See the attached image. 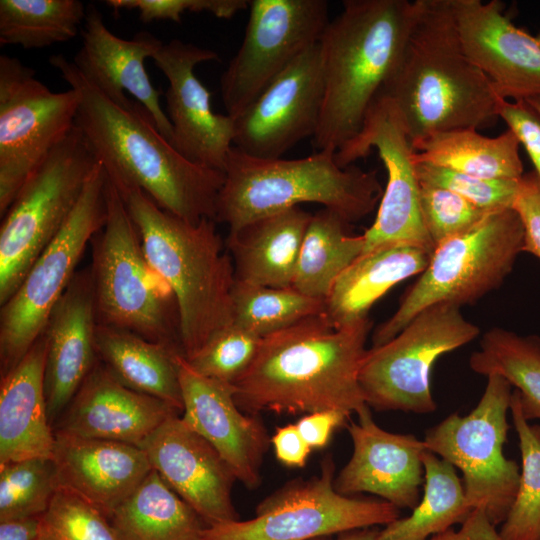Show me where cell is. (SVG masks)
I'll list each match as a JSON object with an SVG mask.
<instances>
[{
  "label": "cell",
  "mask_w": 540,
  "mask_h": 540,
  "mask_svg": "<svg viewBox=\"0 0 540 540\" xmlns=\"http://www.w3.org/2000/svg\"><path fill=\"white\" fill-rule=\"evenodd\" d=\"M49 63L79 92L75 126L119 190L139 189L160 208L190 223L216 221L224 172L185 158L144 106L134 99L116 104L64 55H52Z\"/></svg>",
  "instance_id": "6da1fadb"
},
{
  "label": "cell",
  "mask_w": 540,
  "mask_h": 540,
  "mask_svg": "<svg viewBox=\"0 0 540 540\" xmlns=\"http://www.w3.org/2000/svg\"><path fill=\"white\" fill-rule=\"evenodd\" d=\"M370 329L369 318L337 328L321 313L263 337L251 366L233 385L237 405L254 415L359 413L368 406L359 370Z\"/></svg>",
  "instance_id": "7a4b0ae2"
},
{
  "label": "cell",
  "mask_w": 540,
  "mask_h": 540,
  "mask_svg": "<svg viewBox=\"0 0 540 540\" xmlns=\"http://www.w3.org/2000/svg\"><path fill=\"white\" fill-rule=\"evenodd\" d=\"M379 94L396 106L411 145L489 126L505 100L463 51L450 0H419L399 63Z\"/></svg>",
  "instance_id": "3957f363"
},
{
  "label": "cell",
  "mask_w": 540,
  "mask_h": 540,
  "mask_svg": "<svg viewBox=\"0 0 540 540\" xmlns=\"http://www.w3.org/2000/svg\"><path fill=\"white\" fill-rule=\"evenodd\" d=\"M320 41L324 99L314 147L336 152L355 138L395 71L419 0H345Z\"/></svg>",
  "instance_id": "277c9868"
},
{
  "label": "cell",
  "mask_w": 540,
  "mask_h": 540,
  "mask_svg": "<svg viewBox=\"0 0 540 540\" xmlns=\"http://www.w3.org/2000/svg\"><path fill=\"white\" fill-rule=\"evenodd\" d=\"M119 192L148 264L173 295L180 346L188 359L232 324L235 274L225 241L213 219L190 223L163 210L139 189Z\"/></svg>",
  "instance_id": "5b68a950"
},
{
  "label": "cell",
  "mask_w": 540,
  "mask_h": 540,
  "mask_svg": "<svg viewBox=\"0 0 540 540\" xmlns=\"http://www.w3.org/2000/svg\"><path fill=\"white\" fill-rule=\"evenodd\" d=\"M332 150L299 159L251 157L234 146L225 164L216 222L229 230L302 203H317L349 223L370 214L383 190L376 171L341 167Z\"/></svg>",
  "instance_id": "8992f818"
},
{
  "label": "cell",
  "mask_w": 540,
  "mask_h": 540,
  "mask_svg": "<svg viewBox=\"0 0 540 540\" xmlns=\"http://www.w3.org/2000/svg\"><path fill=\"white\" fill-rule=\"evenodd\" d=\"M105 193V222L91 241L98 324L181 350L173 295L148 264L137 227L108 176Z\"/></svg>",
  "instance_id": "52a82bcc"
},
{
  "label": "cell",
  "mask_w": 540,
  "mask_h": 540,
  "mask_svg": "<svg viewBox=\"0 0 540 540\" xmlns=\"http://www.w3.org/2000/svg\"><path fill=\"white\" fill-rule=\"evenodd\" d=\"M523 244V224L513 208L492 212L469 230L437 244L397 310L374 330L372 347L391 340L427 307L439 303L461 307L498 288Z\"/></svg>",
  "instance_id": "ba28073f"
},
{
  "label": "cell",
  "mask_w": 540,
  "mask_h": 540,
  "mask_svg": "<svg viewBox=\"0 0 540 540\" xmlns=\"http://www.w3.org/2000/svg\"><path fill=\"white\" fill-rule=\"evenodd\" d=\"M97 163L83 134L74 126L21 187L1 217V305L60 232Z\"/></svg>",
  "instance_id": "9c48e42d"
},
{
  "label": "cell",
  "mask_w": 540,
  "mask_h": 540,
  "mask_svg": "<svg viewBox=\"0 0 540 540\" xmlns=\"http://www.w3.org/2000/svg\"><path fill=\"white\" fill-rule=\"evenodd\" d=\"M107 174L100 162L66 223L1 305L0 373L14 368L45 331L49 317L76 275V267L106 218Z\"/></svg>",
  "instance_id": "30bf717a"
},
{
  "label": "cell",
  "mask_w": 540,
  "mask_h": 540,
  "mask_svg": "<svg viewBox=\"0 0 540 540\" xmlns=\"http://www.w3.org/2000/svg\"><path fill=\"white\" fill-rule=\"evenodd\" d=\"M485 391L467 415L451 414L425 434L428 451L462 472V486L472 509L481 508L496 526L505 521L519 482L516 461L507 459V412L513 391L499 375L487 377Z\"/></svg>",
  "instance_id": "8fae6325"
},
{
  "label": "cell",
  "mask_w": 540,
  "mask_h": 540,
  "mask_svg": "<svg viewBox=\"0 0 540 540\" xmlns=\"http://www.w3.org/2000/svg\"><path fill=\"white\" fill-rule=\"evenodd\" d=\"M334 473L327 456L319 475L288 482L258 504L252 519L206 526L201 540H318L400 518L399 508L383 499L338 493Z\"/></svg>",
  "instance_id": "7c38bea8"
},
{
  "label": "cell",
  "mask_w": 540,
  "mask_h": 540,
  "mask_svg": "<svg viewBox=\"0 0 540 540\" xmlns=\"http://www.w3.org/2000/svg\"><path fill=\"white\" fill-rule=\"evenodd\" d=\"M479 333L480 329L463 317L456 304L439 303L425 308L391 340L366 351L359 383L367 405L379 411H435L437 405L430 389L433 364Z\"/></svg>",
  "instance_id": "4fadbf2b"
},
{
  "label": "cell",
  "mask_w": 540,
  "mask_h": 540,
  "mask_svg": "<svg viewBox=\"0 0 540 540\" xmlns=\"http://www.w3.org/2000/svg\"><path fill=\"white\" fill-rule=\"evenodd\" d=\"M80 94L53 92L19 59L0 56V216L75 126Z\"/></svg>",
  "instance_id": "5bb4252c"
},
{
  "label": "cell",
  "mask_w": 540,
  "mask_h": 540,
  "mask_svg": "<svg viewBox=\"0 0 540 540\" xmlns=\"http://www.w3.org/2000/svg\"><path fill=\"white\" fill-rule=\"evenodd\" d=\"M329 22L325 0H249L242 43L220 78L227 115L235 118L251 105L320 41Z\"/></svg>",
  "instance_id": "9a60e30c"
},
{
  "label": "cell",
  "mask_w": 540,
  "mask_h": 540,
  "mask_svg": "<svg viewBox=\"0 0 540 540\" xmlns=\"http://www.w3.org/2000/svg\"><path fill=\"white\" fill-rule=\"evenodd\" d=\"M378 151L387 182L373 224L364 232V252L389 244H410L434 250L424 226L419 201V181L413 149L394 103L379 94L370 107L359 134L336 151L341 167Z\"/></svg>",
  "instance_id": "2e32d148"
},
{
  "label": "cell",
  "mask_w": 540,
  "mask_h": 540,
  "mask_svg": "<svg viewBox=\"0 0 540 540\" xmlns=\"http://www.w3.org/2000/svg\"><path fill=\"white\" fill-rule=\"evenodd\" d=\"M324 99L319 42L296 58L240 115L233 146L255 158L275 159L314 136Z\"/></svg>",
  "instance_id": "e0dca14e"
},
{
  "label": "cell",
  "mask_w": 540,
  "mask_h": 540,
  "mask_svg": "<svg viewBox=\"0 0 540 540\" xmlns=\"http://www.w3.org/2000/svg\"><path fill=\"white\" fill-rule=\"evenodd\" d=\"M152 59L169 83L165 99L171 144L190 161L224 172L234 118L212 110L211 93L194 72L198 64L217 60V53L173 39L162 43Z\"/></svg>",
  "instance_id": "ac0fdd59"
},
{
  "label": "cell",
  "mask_w": 540,
  "mask_h": 540,
  "mask_svg": "<svg viewBox=\"0 0 540 540\" xmlns=\"http://www.w3.org/2000/svg\"><path fill=\"white\" fill-rule=\"evenodd\" d=\"M450 5L463 51L498 95L513 101L540 98V33L514 25L499 0H450Z\"/></svg>",
  "instance_id": "d6986e66"
},
{
  "label": "cell",
  "mask_w": 540,
  "mask_h": 540,
  "mask_svg": "<svg viewBox=\"0 0 540 540\" xmlns=\"http://www.w3.org/2000/svg\"><path fill=\"white\" fill-rule=\"evenodd\" d=\"M140 448L153 469L206 526L240 519L232 501L237 480L232 468L180 414L169 417Z\"/></svg>",
  "instance_id": "ffe728a7"
},
{
  "label": "cell",
  "mask_w": 540,
  "mask_h": 540,
  "mask_svg": "<svg viewBox=\"0 0 540 540\" xmlns=\"http://www.w3.org/2000/svg\"><path fill=\"white\" fill-rule=\"evenodd\" d=\"M182 392V420L207 440L249 489L261 483V466L271 443L258 415L244 414L234 386L196 372L182 354L177 356Z\"/></svg>",
  "instance_id": "44dd1931"
},
{
  "label": "cell",
  "mask_w": 540,
  "mask_h": 540,
  "mask_svg": "<svg viewBox=\"0 0 540 540\" xmlns=\"http://www.w3.org/2000/svg\"><path fill=\"white\" fill-rule=\"evenodd\" d=\"M347 430L353 453L334 479L335 490L346 496L374 494L399 509L413 510L424 482V440L382 429L369 406L357 413V421H351Z\"/></svg>",
  "instance_id": "7402d4cb"
},
{
  "label": "cell",
  "mask_w": 540,
  "mask_h": 540,
  "mask_svg": "<svg viewBox=\"0 0 540 540\" xmlns=\"http://www.w3.org/2000/svg\"><path fill=\"white\" fill-rule=\"evenodd\" d=\"M82 45L73 58L79 72L118 105L130 102L126 92L152 115L161 134L171 143L172 126L160 104V91L154 88L144 61L152 58L162 41L147 31L132 39H122L105 25L94 5L87 7L81 30Z\"/></svg>",
  "instance_id": "603a6c76"
},
{
  "label": "cell",
  "mask_w": 540,
  "mask_h": 540,
  "mask_svg": "<svg viewBox=\"0 0 540 540\" xmlns=\"http://www.w3.org/2000/svg\"><path fill=\"white\" fill-rule=\"evenodd\" d=\"M98 326L90 269L76 273L53 309L46 340L45 395L50 422L60 417L96 363Z\"/></svg>",
  "instance_id": "cb8c5ba5"
},
{
  "label": "cell",
  "mask_w": 540,
  "mask_h": 540,
  "mask_svg": "<svg viewBox=\"0 0 540 540\" xmlns=\"http://www.w3.org/2000/svg\"><path fill=\"white\" fill-rule=\"evenodd\" d=\"M180 413L158 398L125 386L98 360L60 416L56 430L141 447L169 417Z\"/></svg>",
  "instance_id": "d4e9b609"
},
{
  "label": "cell",
  "mask_w": 540,
  "mask_h": 540,
  "mask_svg": "<svg viewBox=\"0 0 540 540\" xmlns=\"http://www.w3.org/2000/svg\"><path fill=\"white\" fill-rule=\"evenodd\" d=\"M54 433L52 459L59 487L83 498L108 518L153 470L138 446Z\"/></svg>",
  "instance_id": "484cf974"
},
{
  "label": "cell",
  "mask_w": 540,
  "mask_h": 540,
  "mask_svg": "<svg viewBox=\"0 0 540 540\" xmlns=\"http://www.w3.org/2000/svg\"><path fill=\"white\" fill-rule=\"evenodd\" d=\"M45 358L42 334L17 365L1 375L0 464L53 456L55 433L47 410Z\"/></svg>",
  "instance_id": "4316f807"
},
{
  "label": "cell",
  "mask_w": 540,
  "mask_h": 540,
  "mask_svg": "<svg viewBox=\"0 0 540 540\" xmlns=\"http://www.w3.org/2000/svg\"><path fill=\"white\" fill-rule=\"evenodd\" d=\"M312 214L300 206L229 230L226 249L235 280L276 288L292 287Z\"/></svg>",
  "instance_id": "83f0119b"
},
{
  "label": "cell",
  "mask_w": 540,
  "mask_h": 540,
  "mask_svg": "<svg viewBox=\"0 0 540 540\" xmlns=\"http://www.w3.org/2000/svg\"><path fill=\"white\" fill-rule=\"evenodd\" d=\"M431 254L410 244H389L362 253L334 283L323 314L337 328L368 318L370 308L386 292L426 269Z\"/></svg>",
  "instance_id": "f1b7e54d"
},
{
  "label": "cell",
  "mask_w": 540,
  "mask_h": 540,
  "mask_svg": "<svg viewBox=\"0 0 540 540\" xmlns=\"http://www.w3.org/2000/svg\"><path fill=\"white\" fill-rule=\"evenodd\" d=\"M96 348L98 359L121 383L182 413L177 364L180 349L101 324L97 326Z\"/></svg>",
  "instance_id": "f546056e"
},
{
  "label": "cell",
  "mask_w": 540,
  "mask_h": 540,
  "mask_svg": "<svg viewBox=\"0 0 540 540\" xmlns=\"http://www.w3.org/2000/svg\"><path fill=\"white\" fill-rule=\"evenodd\" d=\"M519 146L510 129L496 137L476 129H456L413 143L412 159L479 178L520 180L524 173Z\"/></svg>",
  "instance_id": "4dcf8cb0"
},
{
  "label": "cell",
  "mask_w": 540,
  "mask_h": 540,
  "mask_svg": "<svg viewBox=\"0 0 540 540\" xmlns=\"http://www.w3.org/2000/svg\"><path fill=\"white\" fill-rule=\"evenodd\" d=\"M109 520L120 540H201L206 527L154 469Z\"/></svg>",
  "instance_id": "1f68e13d"
},
{
  "label": "cell",
  "mask_w": 540,
  "mask_h": 540,
  "mask_svg": "<svg viewBox=\"0 0 540 540\" xmlns=\"http://www.w3.org/2000/svg\"><path fill=\"white\" fill-rule=\"evenodd\" d=\"M349 222L322 208L312 214L305 232L292 288L325 300L343 271L364 251L363 235H350Z\"/></svg>",
  "instance_id": "d6a6232c"
},
{
  "label": "cell",
  "mask_w": 540,
  "mask_h": 540,
  "mask_svg": "<svg viewBox=\"0 0 540 540\" xmlns=\"http://www.w3.org/2000/svg\"><path fill=\"white\" fill-rule=\"evenodd\" d=\"M424 494L412 513L380 530V540H428L462 525L472 509L454 466L426 450L422 456Z\"/></svg>",
  "instance_id": "836d02e7"
},
{
  "label": "cell",
  "mask_w": 540,
  "mask_h": 540,
  "mask_svg": "<svg viewBox=\"0 0 540 540\" xmlns=\"http://www.w3.org/2000/svg\"><path fill=\"white\" fill-rule=\"evenodd\" d=\"M469 365L480 375L506 379L518 392L524 417L528 421L540 419L539 336L494 327L482 336L480 349L470 356Z\"/></svg>",
  "instance_id": "e575fe53"
},
{
  "label": "cell",
  "mask_w": 540,
  "mask_h": 540,
  "mask_svg": "<svg viewBox=\"0 0 540 540\" xmlns=\"http://www.w3.org/2000/svg\"><path fill=\"white\" fill-rule=\"evenodd\" d=\"M86 14L79 0H0V44L35 49L68 41Z\"/></svg>",
  "instance_id": "d590c367"
},
{
  "label": "cell",
  "mask_w": 540,
  "mask_h": 540,
  "mask_svg": "<svg viewBox=\"0 0 540 540\" xmlns=\"http://www.w3.org/2000/svg\"><path fill=\"white\" fill-rule=\"evenodd\" d=\"M231 298L232 323L260 338L325 309V300L304 295L292 287H268L238 280Z\"/></svg>",
  "instance_id": "8d00e7d4"
},
{
  "label": "cell",
  "mask_w": 540,
  "mask_h": 540,
  "mask_svg": "<svg viewBox=\"0 0 540 540\" xmlns=\"http://www.w3.org/2000/svg\"><path fill=\"white\" fill-rule=\"evenodd\" d=\"M510 411L522 466L516 497L499 534L502 540H540V425L528 423L516 390L512 393Z\"/></svg>",
  "instance_id": "74e56055"
},
{
  "label": "cell",
  "mask_w": 540,
  "mask_h": 540,
  "mask_svg": "<svg viewBox=\"0 0 540 540\" xmlns=\"http://www.w3.org/2000/svg\"><path fill=\"white\" fill-rule=\"evenodd\" d=\"M58 487L52 458L0 464V521L42 516Z\"/></svg>",
  "instance_id": "f35d334b"
},
{
  "label": "cell",
  "mask_w": 540,
  "mask_h": 540,
  "mask_svg": "<svg viewBox=\"0 0 540 540\" xmlns=\"http://www.w3.org/2000/svg\"><path fill=\"white\" fill-rule=\"evenodd\" d=\"M41 540H120L108 517L75 493L58 487L41 517Z\"/></svg>",
  "instance_id": "ab89813d"
},
{
  "label": "cell",
  "mask_w": 540,
  "mask_h": 540,
  "mask_svg": "<svg viewBox=\"0 0 540 540\" xmlns=\"http://www.w3.org/2000/svg\"><path fill=\"white\" fill-rule=\"evenodd\" d=\"M261 339L232 323L218 331L193 356L185 359L199 374L234 385L254 361Z\"/></svg>",
  "instance_id": "60d3db41"
},
{
  "label": "cell",
  "mask_w": 540,
  "mask_h": 540,
  "mask_svg": "<svg viewBox=\"0 0 540 540\" xmlns=\"http://www.w3.org/2000/svg\"><path fill=\"white\" fill-rule=\"evenodd\" d=\"M414 167L419 182L449 189L487 212L512 208L521 180L479 178L429 163Z\"/></svg>",
  "instance_id": "b9f144b4"
},
{
  "label": "cell",
  "mask_w": 540,
  "mask_h": 540,
  "mask_svg": "<svg viewBox=\"0 0 540 540\" xmlns=\"http://www.w3.org/2000/svg\"><path fill=\"white\" fill-rule=\"evenodd\" d=\"M419 201L423 223L434 248L440 242L474 227L492 213L449 189L421 182Z\"/></svg>",
  "instance_id": "7bdbcfd3"
},
{
  "label": "cell",
  "mask_w": 540,
  "mask_h": 540,
  "mask_svg": "<svg viewBox=\"0 0 540 540\" xmlns=\"http://www.w3.org/2000/svg\"><path fill=\"white\" fill-rule=\"evenodd\" d=\"M115 12L135 9L143 23L157 20L181 22L186 12H209L218 18L230 19L249 8V0H108Z\"/></svg>",
  "instance_id": "ee69618b"
},
{
  "label": "cell",
  "mask_w": 540,
  "mask_h": 540,
  "mask_svg": "<svg viewBox=\"0 0 540 540\" xmlns=\"http://www.w3.org/2000/svg\"><path fill=\"white\" fill-rule=\"evenodd\" d=\"M499 117L524 146L540 178V113L527 101L503 100Z\"/></svg>",
  "instance_id": "f6af8a7d"
},
{
  "label": "cell",
  "mask_w": 540,
  "mask_h": 540,
  "mask_svg": "<svg viewBox=\"0 0 540 540\" xmlns=\"http://www.w3.org/2000/svg\"><path fill=\"white\" fill-rule=\"evenodd\" d=\"M524 229L523 252L540 259V178L535 171L523 175L512 207Z\"/></svg>",
  "instance_id": "bcb514c9"
},
{
  "label": "cell",
  "mask_w": 540,
  "mask_h": 540,
  "mask_svg": "<svg viewBox=\"0 0 540 540\" xmlns=\"http://www.w3.org/2000/svg\"><path fill=\"white\" fill-rule=\"evenodd\" d=\"M349 416L338 410H321L301 417L296 426L311 449L324 448L333 432L342 426Z\"/></svg>",
  "instance_id": "7dc6e473"
},
{
  "label": "cell",
  "mask_w": 540,
  "mask_h": 540,
  "mask_svg": "<svg viewBox=\"0 0 540 540\" xmlns=\"http://www.w3.org/2000/svg\"><path fill=\"white\" fill-rule=\"evenodd\" d=\"M271 444L277 460L287 467H304L312 451L296 424L277 428Z\"/></svg>",
  "instance_id": "c3c4849f"
},
{
  "label": "cell",
  "mask_w": 540,
  "mask_h": 540,
  "mask_svg": "<svg viewBox=\"0 0 540 540\" xmlns=\"http://www.w3.org/2000/svg\"><path fill=\"white\" fill-rule=\"evenodd\" d=\"M429 540H502L483 509H474L458 531L448 529Z\"/></svg>",
  "instance_id": "681fc988"
},
{
  "label": "cell",
  "mask_w": 540,
  "mask_h": 540,
  "mask_svg": "<svg viewBox=\"0 0 540 540\" xmlns=\"http://www.w3.org/2000/svg\"><path fill=\"white\" fill-rule=\"evenodd\" d=\"M41 517L0 521V540H41Z\"/></svg>",
  "instance_id": "f907efd6"
},
{
  "label": "cell",
  "mask_w": 540,
  "mask_h": 540,
  "mask_svg": "<svg viewBox=\"0 0 540 540\" xmlns=\"http://www.w3.org/2000/svg\"><path fill=\"white\" fill-rule=\"evenodd\" d=\"M380 530L375 527L356 529L345 533L338 534L334 539H318V540H380Z\"/></svg>",
  "instance_id": "816d5d0a"
},
{
  "label": "cell",
  "mask_w": 540,
  "mask_h": 540,
  "mask_svg": "<svg viewBox=\"0 0 540 540\" xmlns=\"http://www.w3.org/2000/svg\"><path fill=\"white\" fill-rule=\"evenodd\" d=\"M527 102L540 113V98L529 99Z\"/></svg>",
  "instance_id": "f5cc1de1"
}]
</instances>
